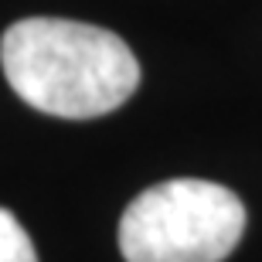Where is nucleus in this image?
<instances>
[{"instance_id":"obj_1","label":"nucleus","mask_w":262,"mask_h":262,"mask_svg":"<svg viewBox=\"0 0 262 262\" xmlns=\"http://www.w3.org/2000/svg\"><path fill=\"white\" fill-rule=\"evenodd\" d=\"M0 65L31 109L58 119H96L140 85V61L119 34L82 20L28 17L4 31Z\"/></svg>"},{"instance_id":"obj_2","label":"nucleus","mask_w":262,"mask_h":262,"mask_svg":"<svg viewBox=\"0 0 262 262\" xmlns=\"http://www.w3.org/2000/svg\"><path fill=\"white\" fill-rule=\"evenodd\" d=\"M245 232V204L222 184L177 177L136 194L119 218L126 262H222Z\"/></svg>"},{"instance_id":"obj_3","label":"nucleus","mask_w":262,"mask_h":262,"mask_svg":"<svg viewBox=\"0 0 262 262\" xmlns=\"http://www.w3.org/2000/svg\"><path fill=\"white\" fill-rule=\"evenodd\" d=\"M0 262H38L31 235L7 208H0Z\"/></svg>"}]
</instances>
